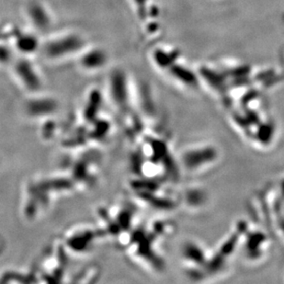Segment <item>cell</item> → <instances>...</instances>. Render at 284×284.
<instances>
[{
  "mask_svg": "<svg viewBox=\"0 0 284 284\" xmlns=\"http://www.w3.org/2000/svg\"><path fill=\"white\" fill-rule=\"evenodd\" d=\"M83 45L84 43L80 36L76 34H68L49 42L45 45L44 52L48 58L59 59L78 52Z\"/></svg>",
  "mask_w": 284,
  "mask_h": 284,
  "instance_id": "277c9868",
  "label": "cell"
},
{
  "mask_svg": "<svg viewBox=\"0 0 284 284\" xmlns=\"http://www.w3.org/2000/svg\"><path fill=\"white\" fill-rule=\"evenodd\" d=\"M16 47L24 53L34 52L38 47V41L31 34H20L16 37Z\"/></svg>",
  "mask_w": 284,
  "mask_h": 284,
  "instance_id": "9c48e42d",
  "label": "cell"
},
{
  "mask_svg": "<svg viewBox=\"0 0 284 284\" xmlns=\"http://www.w3.org/2000/svg\"><path fill=\"white\" fill-rule=\"evenodd\" d=\"M212 251L197 241H189L181 248V262L189 278L199 280Z\"/></svg>",
  "mask_w": 284,
  "mask_h": 284,
  "instance_id": "3957f363",
  "label": "cell"
},
{
  "mask_svg": "<svg viewBox=\"0 0 284 284\" xmlns=\"http://www.w3.org/2000/svg\"><path fill=\"white\" fill-rule=\"evenodd\" d=\"M106 63V55L104 52L100 49H91L86 52L81 58L82 67L89 69L95 70L103 67Z\"/></svg>",
  "mask_w": 284,
  "mask_h": 284,
  "instance_id": "ba28073f",
  "label": "cell"
},
{
  "mask_svg": "<svg viewBox=\"0 0 284 284\" xmlns=\"http://www.w3.org/2000/svg\"><path fill=\"white\" fill-rule=\"evenodd\" d=\"M176 157L180 171L189 175H200L217 165L221 151L213 143H195L181 149Z\"/></svg>",
  "mask_w": 284,
  "mask_h": 284,
  "instance_id": "6da1fadb",
  "label": "cell"
},
{
  "mask_svg": "<svg viewBox=\"0 0 284 284\" xmlns=\"http://www.w3.org/2000/svg\"><path fill=\"white\" fill-rule=\"evenodd\" d=\"M180 204L188 209L203 208L207 202V193L203 188L197 186L189 187L179 193Z\"/></svg>",
  "mask_w": 284,
  "mask_h": 284,
  "instance_id": "8992f818",
  "label": "cell"
},
{
  "mask_svg": "<svg viewBox=\"0 0 284 284\" xmlns=\"http://www.w3.org/2000/svg\"><path fill=\"white\" fill-rule=\"evenodd\" d=\"M29 19L35 28L40 31H45L51 26V16L46 9L40 3L30 4L27 10Z\"/></svg>",
  "mask_w": 284,
  "mask_h": 284,
  "instance_id": "52a82bcc",
  "label": "cell"
},
{
  "mask_svg": "<svg viewBox=\"0 0 284 284\" xmlns=\"http://www.w3.org/2000/svg\"><path fill=\"white\" fill-rule=\"evenodd\" d=\"M271 228L277 233L279 238L284 242V213L279 214L272 222Z\"/></svg>",
  "mask_w": 284,
  "mask_h": 284,
  "instance_id": "30bf717a",
  "label": "cell"
},
{
  "mask_svg": "<svg viewBox=\"0 0 284 284\" xmlns=\"http://www.w3.org/2000/svg\"><path fill=\"white\" fill-rule=\"evenodd\" d=\"M11 59V52L8 48L0 44V64L4 65L9 63Z\"/></svg>",
  "mask_w": 284,
  "mask_h": 284,
  "instance_id": "7c38bea8",
  "label": "cell"
},
{
  "mask_svg": "<svg viewBox=\"0 0 284 284\" xmlns=\"http://www.w3.org/2000/svg\"><path fill=\"white\" fill-rule=\"evenodd\" d=\"M271 242L269 233L263 228H251L249 225L242 237L240 248L247 262L256 264L264 261L270 252Z\"/></svg>",
  "mask_w": 284,
  "mask_h": 284,
  "instance_id": "7a4b0ae2",
  "label": "cell"
},
{
  "mask_svg": "<svg viewBox=\"0 0 284 284\" xmlns=\"http://www.w3.org/2000/svg\"><path fill=\"white\" fill-rule=\"evenodd\" d=\"M16 75L22 85L30 90H37L42 85L37 70L29 60L21 59L16 63Z\"/></svg>",
  "mask_w": 284,
  "mask_h": 284,
  "instance_id": "5b68a950",
  "label": "cell"
},
{
  "mask_svg": "<svg viewBox=\"0 0 284 284\" xmlns=\"http://www.w3.org/2000/svg\"><path fill=\"white\" fill-rule=\"evenodd\" d=\"M275 189L277 191L279 203L281 204L282 208L284 209V177H282L279 180V183L275 186Z\"/></svg>",
  "mask_w": 284,
  "mask_h": 284,
  "instance_id": "8fae6325",
  "label": "cell"
}]
</instances>
